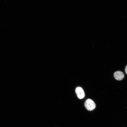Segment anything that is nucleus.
Instances as JSON below:
<instances>
[{"mask_svg":"<svg viewBox=\"0 0 127 127\" xmlns=\"http://www.w3.org/2000/svg\"><path fill=\"white\" fill-rule=\"evenodd\" d=\"M75 92L78 98L79 99L83 98L85 96V93L82 88L80 87H77L75 90Z\"/></svg>","mask_w":127,"mask_h":127,"instance_id":"obj_2","label":"nucleus"},{"mask_svg":"<svg viewBox=\"0 0 127 127\" xmlns=\"http://www.w3.org/2000/svg\"><path fill=\"white\" fill-rule=\"evenodd\" d=\"M84 105L86 108L90 111L94 109L96 107L95 102L93 100L90 99H88L86 101Z\"/></svg>","mask_w":127,"mask_h":127,"instance_id":"obj_1","label":"nucleus"},{"mask_svg":"<svg viewBox=\"0 0 127 127\" xmlns=\"http://www.w3.org/2000/svg\"><path fill=\"white\" fill-rule=\"evenodd\" d=\"M114 76L115 79L119 80H122L124 77L123 73L120 71H118L115 72L114 74Z\"/></svg>","mask_w":127,"mask_h":127,"instance_id":"obj_3","label":"nucleus"},{"mask_svg":"<svg viewBox=\"0 0 127 127\" xmlns=\"http://www.w3.org/2000/svg\"><path fill=\"white\" fill-rule=\"evenodd\" d=\"M125 71L126 73L127 74V65L126 66L125 68Z\"/></svg>","mask_w":127,"mask_h":127,"instance_id":"obj_4","label":"nucleus"}]
</instances>
